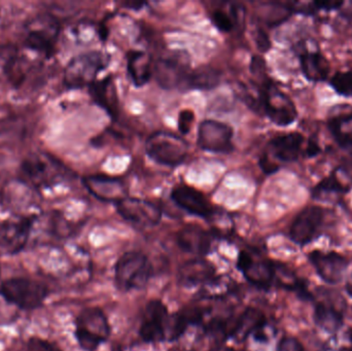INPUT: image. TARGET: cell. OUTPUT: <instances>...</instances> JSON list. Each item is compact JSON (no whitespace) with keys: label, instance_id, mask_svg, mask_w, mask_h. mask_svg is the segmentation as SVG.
<instances>
[{"label":"cell","instance_id":"7","mask_svg":"<svg viewBox=\"0 0 352 351\" xmlns=\"http://www.w3.org/2000/svg\"><path fill=\"white\" fill-rule=\"evenodd\" d=\"M146 152L158 164L176 167L182 164L188 157V144L176 134L156 132L146 140Z\"/></svg>","mask_w":352,"mask_h":351},{"label":"cell","instance_id":"27","mask_svg":"<svg viewBox=\"0 0 352 351\" xmlns=\"http://www.w3.org/2000/svg\"><path fill=\"white\" fill-rule=\"evenodd\" d=\"M22 60L18 49L12 45L0 47V78L4 76L6 80L16 84L20 78Z\"/></svg>","mask_w":352,"mask_h":351},{"label":"cell","instance_id":"40","mask_svg":"<svg viewBox=\"0 0 352 351\" xmlns=\"http://www.w3.org/2000/svg\"><path fill=\"white\" fill-rule=\"evenodd\" d=\"M179 351H190V350H179Z\"/></svg>","mask_w":352,"mask_h":351},{"label":"cell","instance_id":"26","mask_svg":"<svg viewBox=\"0 0 352 351\" xmlns=\"http://www.w3.org/2000/svg\"><path fill=\"white\" fill-rule=\"evenodd\" d=\"M300 63L304 76L310 82H324L330 72V63L318 49H304L300 54Z\"/></svg>","mask_w":352,"mask_h":351},{"label":"cell","instance_id":"31","mask_svg":"<svg viewBox=\"0 0 352 351\" xmlns=\"http://www.w3.org/2000/svg\"><path fill=\"white\" fill-rule=\"evenodd\" d=\"M316 319L318 325L327 331H336L342 325V315L332 307L324 304L316 306Z\"/></svg>","mask_w":352,"mask_h":351},{"label":"cell","instance_id":"38","mask_svg":"<svg viewBox=\"0 0 352 351\" xmlns=\"http://www.w3.org/2000/svg\"><path fill=\"white\" fill-rule=\"evenodd\" d=\"M320 152V146L316 140H309L308 142L307 148H306V154L309 158L318 156Z\"/></svg>","mask_w":352,"mask_h":351},{"label":"cell","instance_id":"34","mask_svg":"<svg viewBox=\"0 0 352 351\" xmlns=\"http://www.w3.org/2000/svg\"><path fill=\"white\" fill-rule=\"evenodd\" d=\"M194 121L195 115L192 111L184 109V111H180L177 120L178 131L184 135L190 133Z\"/></svg>","mask_w":352,"mask_h":351},{"label":"cell","instance_id":"37","mask_svg":"<svg viewBox=\"0 0 352 351\" xmlns=\"http://www.w3.org/2000/svg\"><path fill=\"white\" fill-rule=\"evenodd\" d=\"M314 10H337V8H340L341 5H343V2H337V1H316L314 2Z\"/></svg>","mask_w":352,"mask_h":351},{"label":"cell","instance_id":"2","mask_svg":"<svg viewBox=\"0 0 352 351\" xmlns=\"http://www.w3.org/2000/svg\"><path fill=\"white\" fill-rule=\"evenodd\" d=\"M152 276V263L146 255L140 251L124 253L116 264V286L122 292L146 288Z\"/></svg>","mask_w":352,"mask_h":351},{"label":"cell","instance_id":"35","mask_svg":"<svg viewBox=\"0 0 352 351\" xmlns=\"http://www.w3.org/2000/svg\"><path fill=\"white\" fill-rule=\"evenodd\" d=\"M254 41H256V47H258V49H260L261 52H263V53H266V52H268L269 49H270V38H269L268 34H267L263 29L258 28V30L256 31Z\"/></svg>","mask_w":352,"mask_h":351},{"label":"cell","instance_id":"12","mask_svg":"<svg viewBox=\"0 0 352 351\" xmlns=\"http://www.w3.org/2000/svg\"><path fill=\"white\" fill-rule=\"evenodd\" d=\"M35 218H16L0 220V257L18 255L30 239Z\"/></svg>","mask_w":352,"mask_h":351},{"label":"cell","instance_id":"16","mask_svg":"<svg viewBox=\"0 0 352 351\" xmlns=\"http://www.w3.org/2000/svg\"><path fill=\"white\" fill-rule=\"evenodd\" d=\"M324 212L318 206H308L302 210L292 224L289 236L299 245L309 243L318 234L324 223Z\"/></svg>","mask_w":352,"mask_h":351},{"label":"cell","instance_id":"29","mask_svg":"<svg viewBox=\"0 0 352 351\" xmlns=\"http://www.w3.org/2000/svg\"><path fill=\"white\" fill-rule=\"evenodd\" d=\"M231 8L226 10L223 8H217L211 12L210 19L213 24L221 32L229 33L235 29L236 25L239 24L241 19L242 8L230 4Z\"/></svg>","mask_w":352,"mask_h":351},{"label":"cell","instance_id":"33","mask_svg":"<svg viewBox=\"0 0 352 351\" xmlns=\"http://www.w3.org/2000/svg\"><path fill=\"white\" fill-rule=\"evenodd\" d=\"M27 351H62L55 343L39 337H31L27 342Z\"/></svg>","mask_w":352,"mask_h":351},{"label":"cell","instance_id":"4","mask_svg":"<svg viewBox=\"0 0 352 351\" xmlns=\"http://www.w3.org/2000/svg\"><path fill=\"white\" fill-rule=\"evenodd\" d=\"M258 105L271 122L280 127L291 125L298 117L292 99L269 78L258 86Z\"/></svg>","mask_w":352,"mask_h":351},{"label":"cell","instance_id":"11","mask_svg":"<svg viewBox=\"0 0 352 351\" xmlns=\"http://www.w3.org/2000/svg\"><path fill=\"white\" fill-rule=\"evenodd\" d=\"M170 319L168 309L162 301H150L144 308L140 328V337L146 343L168 341Z\"/></svg>","mask_w":352,"mask_h":351},{"label":"cell","instance_id":"22","mask_svg":"<svg viewBox=\"0 0 352 351\" xmlns=\"http://www.w3.org/2000/svg\"><path fill=\"white\" fill-rule=\"evenodd\" d=\"M89 89L94 102L104 109L111 119H116L119 115V96L113 78L107 76L96 80Z\"/></svg>","mask_w":352,"mask_h":351},{"label":"cell","instance_id":"3","mask_svg":"<svg viewBox=\"0 0 352 351\" xmlns=\"http://www.w3.org/2000/svg\"><path fill=\"white\" fill-rule=\"evenodd\" d=\"M111 56L100 51H91L76 56L64 70V84L69 89L90 87L97 76L109 66Z\"/></svg>","mask_w":352,"mask_h":351},{"label":"cell","instance_id":"30","mask_svg":"<svg viewBox=\"0 0 352 351\" xmlns=\"http://www.w3.org/2000/svg\"><path fill=\"white\" fill-rule=\"evenodd\" d=\"M351 185L342 183L338 173L333 172L330 177L322 179L312 190V196H314V199H322V196L349 193L351 191Z\"/></svg>","mask_w":352,"mask_h":351},{"label":"cell","instance_id":"20","mask_svg":"<svg viewBox=\"0 0 352 351\" xmlns=\"http://www.w3.org/2000/svg\"><path fill=\"white\" fill-rule=\"evenodd\" d=\"M178 247L188 253L205 256L210 251L212 236L199 226H186L176 235Z\"/></svg>","mask_w":352,"mask_h":351},{"label":"cell","instance_id":"1","mask_svg":"<svg viewBox=\"0 0 352 351\" xmlns=\"http://www.w3.org/2000/svg\"><path fill=\"white\" fill-rule=\"evenodd\" d=\"M47 284L28 278H12L0 284V296L21 310L32 311L43 306L49 296Z\"/></svg>","mask_w":352,"mask_h":351},{"label":"cell","instance_id":"36","mask_svg":"<svg viewBox=\"0 0 352 351\" xmlns=\"http://www.w3.org/2000/svg\"><path fill=\"white\" fill-rule=\"evenodd\" d=\"M277 351H304V348L295 338L285 337L279 342Z\"/></svg>","mask_w":352,"mask_h":351},{"label":"cell","instance_id":"8","mask_svg":"<svg viewBox=\"0 0 352 351\" xmlns=\"http://www.w3.org/2000/svg\"><path fill=\"white\" fill-rule=\"evenodd\" d=\"M24 181L35 188H47L60 183L66 177V168L43 152L27 157L21 166Z\"/></svg>","mask_w":352,"mask_h":351},{"label":"cell","instance_id":"25","mask_svg":"<svg viewBox=\"0 0 352 351\" xmlns=\"http://www.w3.org/2000/svg\"><path fill=\"white\" fill-rule=\"evenodd\" d=\"M266 325L265 315L258 309L248 308L239 319L234 321L230 336L236 341L243 342L252 334L262 331Z\"/></svg>","mask_w":352,"mask_h":351},{"label":"cell","instance_id":"6","mask_svg":"<svg viewBox=\"0 0 352 351\" xmlns=\"http://www.w3.org/2000/svg\"><path fill=\"white\" fill-rule=\"evenodd\" d=\"M60 33V23L49 14H38L26 25L25 47L30 51L50 58L55 52Z\"/></svg>","mask_w":352,"mask_h":351},{"label":"cell","instance_id":"15","mask_svg":"<svg viewBox=\"0 0 352 351\" xmlns=\"http://www.w3.org/2000/svg\"><path fill=\"white\" fill-rule=\"evenodd\" d=\"M237 267L250 284L260 288H268L276 276L274 264L252 251H240Z\"/></svg>","mask_w":352,"mask_h":351},{"label":"cell","instance_id":"14","mask_svg":"<svg viewBox=\"0 0 352 351\" xmlns=\"http://www.w3.org/2000/svg\"><path fill=\"white\" fill-rule=\"evenodd\" d=\"M120 216L138 228H152L162 218V212L156 204L138 198H124L116 204Z\"/></svg>","mask_w":352,"mask_h":351},{"label":"cell","instance_id":"24","mask_svg":"<svg viewBox=\"0 0 352 351\" xmlns=\"http://www.w3.org/2000/svg\"><path fill=\"white\" fill-rule=\"evenodd\" d=\"M127 72L134 86L142 87L154 74L153 59L144 51H130L127 54Z\"/></svg>","mask_w":352,"mask_h":351},{"label":"cell","instance_id":"39","mask_svg":"<svg viewBox=\"0 0 352 351\" xmlns=\"http://www.w3.org/2000/svg\"><path fill=\"white\" fill-rule=\"evenodd\" d=\"M345 288H346L347 294H349V296L352 297V275L351 276V278H349V280H347Z\"/></svg>","mask_w":352,"mask_h":351},{"label":"cell","instance_id":"13","mask_svg":"<svg viewBox=\"0 0 352 351\" xmlns=\"http://www.w3.org/2000/svg\"><path fill=\"white\" fill-rule=\"evenodd\" d=\"M233 135V129L228 124L206 120L199 126L197 144L205 152L230 154L234 150Z\"/></svg>","mask_w":352,"mask_h":351},{"label":"cell","instance_id":"19","mask_svg":"<svg viewBox=\"0 0 352 351\" xmlns=\"http://www.w3.org/2000/svg\"><path fill=\"white\" fill-rule=\"evenodd\" d=\"M309 259L318 275L331 284H337L342 280L343 274L349 266L347 260L336 253L316 251L310 253Z\"/></svg>","mask_w":352,"mask_h":351},{"label":"cell","instance_id":"5","mask_svg":"<svg viewBox=\"0 0 352 351\" xmlns=\"http://www.w3.org/2000/svg\"><path fill=\"white\" fill-rule=\"evenodd\" d=\"M76 341L82 350L95 351L111 336V325L101 309L86 308L76 317Z\"/></svg>","mask_w":352,"mask_h":351},{"label":"cell","instance_id":"23","mask_svg":"<svg viewBox=\"0 0 352 351\" xmlns=\"http://www.w3.org/2000/svg\"><path fill=\"white\" fill-rule=\"evenodd\" d=\"M215 276V269L209 262L196 259L186 262L179 270V282L186 286L208 284Z\"/></svg>","mask_w":352,"mask_h":351},{"label":"cell","instance_id":"21","mask_svg":"<svg viewBox=\"0 0 352 351\" xmlns=\"http://www.w3.org/2000/svg\"><path fill=\"white\" fill-rule=\"evenodd\" d=\"M328 128L337 144L343 148H352V107L335 106L328 119Z\"/></svg>","mask_w":352,"mask_h":351},{"label":"cell","instance_id":"10","mask_svg":"<svg viewBox=\"0 0 352 351\" xmlns=\"http://www.w3.org/2000/svg\"><path fill=\"white\" fill-rule=\"evenodd\" d=\"M192 70L186 58L178 54L159 58L154 65L157 82L165 90L188 91Z\"/></svg>","mask_w":352,"mask_h":351},{"label":"cell","instance_id":"32","mask_svg":"<svg viewBox=\"0 0 352 351\" xmlns=\"http://www.w3.org/2000/svg\"><path fill=\"white\" fill-rule=\"evenodd\" d=\"M330 84L338 94L352 97V70L337 72L331 78Z\"/></svg>","mask_w":352,"mask_h":351},{"label":"cell","instance_id":"9","mask_svg":"<svg viewBox=\"0 0 352 351\" xmlns=\"http://www.w3.org/2000/svg\"><path fill=\"white\" fill-rule=\"evenodd\" d=\"M303 144L304 136L299 132L281 134L272 138L260 160L263 171L266 174H272L278 170L274 160L281 163L295 162L301 155Z\"/></svg>","mask_w":352,"mask_h":351},{"label":"cell","instance_id":"41","mask_svg":"<svg viewBox=\"0 0 352 351\" xmlns=\"http://www.w3.org/2000/svg\"><path fill=\"white\" fill-rule=\"evenodd\" d=\"M351 340H352V334H351Z\"/></svg>","mask_w":352,"mask_h":351},{"label":"cell","instance_id":"18","mask_svg":"<svg viewBox=\"0 0 352 351\" xmlns=\"http://www.w3.org/2000/svg\"><path fill=\"white\" fill-rule=\"evenodd\" d=\"M82 183L97 199L105 202H118L127 197L125 183L118 177L104 174L89 175L82 179Z\"/></svg>","mask_w":352,"mask_h":351},{"label":"cell","instance_id":"28","mask_svg":"<svg viewBox=\"0 0 352 351\" xmlns=\"http://www.w3.org/2000/svg\"><path fill=\"white\" fill-rule=\"evenodd\" d=\"M221 82V74L215 68L210 66H200L192 70L188 91H208L214 89Z\"/></svg>","mask_w":352,"mask_h":351},{"label":"cell","instance_id":"17","mask_svg":"<svg viewBox=\"0 0 352 351\" xmlns=\"http://www.w3.org/2000/svg\"><path fill=\"white\" fill-rule=\"evenodd\" d=\"M171 199L188 214L198 218H209L214 214V208L206 196L190 185H180L171 192Z\"/></svg>","mask_w":352,"mask_h":351}]
</instances>
